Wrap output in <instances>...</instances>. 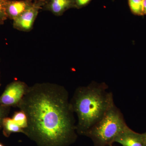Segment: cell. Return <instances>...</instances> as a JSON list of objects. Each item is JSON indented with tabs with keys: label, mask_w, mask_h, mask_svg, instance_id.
<instances>
[{
	"label": "cell",
	"mask_w": 146,
	"mask_h": 146,
	"mask_svg": "<svg viewBox=\"0 0 146 146\" xmlns=\"http://www.w3.org/2000/svg\"><path fill=\"white\" fill-rule=\"evenodd\" d=\"M7 3V0H0V25L8 18L6 12Z\"/></svg>",
	"instance_id": "12"
},
{
	"label": "cell",
	"mask_w": 146,
	"mask_h": 146,
	"mask_svg": "<svg viewBox=\"0 0 146 146\" xmlns=\"http://www.w3.org/2000/svg\"><path fill=\"white\" fill-rule=\"evenodd\" d=\"M71 8H75L74 0H48L42 9L48 11L55 16H59Z\"/></svg>",
	"instance_id": "8"
},
{
	"label": "cell",
	"mask_w": 146,
	"mask_h": 146,
	"mask_svg": "<svg viewBox=\"0 0 146 146\" xmlns=\"http://www.w3.org/2000/svg\"><path fill=\"white\" fill-rule=\"evenodd\" d=\"M28 88L29 86L23 82L15 80L11 82L0 96V105L10 107H18Z\"/></svg>",
	"instance_id": "4"
},
{
	"label": "cell",
	"mask_w": 146,
	"mask_h": 146,
	"mask_svg": "<svg viewBox=\"0 0 146 146\" xmlns=\"http://www.w3.org/2000/svg\"><path fill=\"white\" fill-rule=\"evenodd\" d=\"M144 0H128L131 11L134 15L143 16Z\"/></svg>",
	"instance_id": "10"
},
{
	"label": "cell",
	"mask_w": 146,
	"mask_h": 146,
	"mask_svg": "<svg viewBox=\"0 0 146 146\" xmlns=\"http://www.w3.org/2000/svg\"><path fill=\"white\" fill-rule=\"evenodd\" d=\"M33 0H7L6 12L8 18L14 20L31 8Z\"/></svg>",
	"instance_id": "7"
},
{
	"label": "cell",
	"mask_w": 146,
	"mask_h": 146,
	"mask_svg": "<svg viewBox=\"0 0 146 146\" xmlns=\"http://www.w3.org/2000/svg\"><path fill=\"white\" fill-rule=\"evenodd\" d=\"M27 119L24 134L38 146H69L77 138L75 119L65 87L44 82L29 86L18 107Z\"/></svg>",
	"instance_id": "1"
},
{
	"label": "cell",
	"mask_w": 146,
	"mask_h": 146,
	"mask_svg": "<svg viewBox=\"0 0 146 146\" xmlns=\"http://www.w3.org/2000/svg\"></svg>",
	"instance_id": "20"
},
{
	"label": "cell",
	"mask_w": 146,
	"mask_h": 146,
	"mask_svg": "<svg viewBox=\"0 0 146 146\" xmlns=\"http://www.w3.org/2000/svg\"><path fill=\"white\" fill-rule=\"evenodd\" d=\"M1 86V83H0V86Z\"/></svg>",
	"instance_id": "19"
},
{
	"label": "cell",
	"mask_w": 146,
	"mask_h": 146,
	"mask_svg": "<svg viewBox=\"0 0 146 146\" xmlns=\"http://www.w3.org/2000/svg\"><path fill=\"white\" fill-rule=\"evenodd\" d=\"M0 146H4L3 145H2V144L1 143H0Z\"/></svg>",
	"instance_id": "18"
},
{
	"label": "cell",
	"mask_w": 146,
	"mask_h": 146,
	"mask_svg": "<svg viewBox=\"0 0 146 146\" xmlns=\"http://www.w3.org/2000/svg\"><path fill=\"white\" fill-rule=\"evenodd\" d=\"M11 119L16 124L23 129L27 127V119L23 111L20 110V111L15 112Z\"/></svg>",
	"instance_id": "11"
},
{
	"label": "cell",
	"mask_w": 146,
	"mask_h": 146,
	"mask_svg": "<svg viewBox=\"0 0 146 146\" xmlns=\"http://www.w3.org/2000/svg\"><path fill=\"white\" fill-rule=\"evenodd\" d=\"M3 132L4 135L9 137L11 134L13 133H24V130L13 121L11 118H5L3 123Z\"/></svg>",
	"instance_id": "9"
},
{
	"label": "cell",
	"mask_w": 146,
	"mask_h": 146,
	"mask_svg": "<svg viewBox=\"0 0 146 146\" xmlns=\"http://www.w3.org/2000/svg\"><path fill=\"white\" fill-rule=\"evenodd\" d=\"M127 126L122 113L114 104L85 136L92 140L94 146H111Z\"/></svg>",
	"instance_id": "3"
},
{
	"label": "cell",
	"mask_w": 146,
	"mask_h": 146,
	"mask_svg": "<svg viewBox=\"0 0 146 146\" xmlns=\"http://www.w3.org/2000/svg\"><path fill=\"white\" fill-rule=\"evenodd\" d=\"M115 142L123 146H146L144 133L135 132L128 126L116 138Z\"/></svg>",
	"instance_id": "6"
},
{
	"label": "cell",
	"mask_w": 146,
	"mask_h": 146,
	"mask_svg": "<svg viewBox=\"0 0 146 146\" xmlns=\"http://www.w3.org/2000/svg\"><path fill=\"white\" fill-rule=\"evenodd\" d=\"M144 136H145V145L146 146V132L145 133H144Z\"/></svg>",
	"instance_id": "17"
},
{
	"label": "cell",
	"mask_w": 146,
	"mask_h": 146,
	"mask_svg": "<svg viewBox=\"0 0 146 146\" xmlns=\"http://www.w3.org/2000/svg\"><path fill=\"white\" fill-rule=\"evenodd\" d=\"M108 89V86L104 82L94 81L76 89L70 101L77 117L78 134L85 136L115 104L113 94Z\"/></svg>",
	"instance_id": "2"
},
{
	"label": "cell",
	"mask_w": 146,
	"mask_h": 146,
	"mask_svg": "<svg viewBox=\"0 0 146 146\" xmlns=\"http://www.w3.org/2000/svg\"><path fill=\"white\" fill-rule=\"evenodd\" d=\"M48 0H33V2L35 3L38 4L43 7Z\"/></svg>",
	"instance_id": "15"
},
{
	"label": "cell",
	"mask_w": 146,
	"mask_h": 146,
	"mask_svg": "<svg viewBox=\"0 0 146 146\" xmlns=\"http://www.w3.org/2000/svg\"><path fill=\"white\" fill-rule=\"evenodd\" d=\"M143 10L144 15H146V0L144 1Z\"/></svg>",
	"instance_id": "16"
},
{
	"label": "cell",
	"mask_w": 146,
	"mask_h": 146,
	"mask_svg": "<svg viewBox=\"0 0 146 146\" xmlns=\"http://www.w3.org/2000/svg\"><path fill=\"white\" fill-rule=\"evenodd\" d=\"M92 0H74L75 8L80 9L86 6L91 2Z\"/></svg>",
	"instance_id": "14"
},
{
	"label": "cell",
	"mask_w": 146,
	"mask_h": 146,
	"mask_svg": "<svg viewBox=\"0 0 146 146\" xmlns=\"http://www.w3.org/2000/svg\"><path fill=\"white\" fill-rule=\"evenodd\" d=\"M10 107L0 105V131L2 129L3 123L5 118L8 117L10 111Z\"/></svg>",
	"instance_id": "13"
},
{
	"label": "cell",
	"mask_w": 146,
	"mask_h": 146,
	"mask_svg": "<svg viewBox=\"0 0 146 146\" xmlns=\"http://www.w3.org/2000/svg\"><path fill=\"white\" fill-rule=\"evenodd\" d=\"M40 9H42V7L34 2L31 8L13 20V28L21 31H31Z\"/></svg>",
	"instance_id": "5"
}]
</instances>
